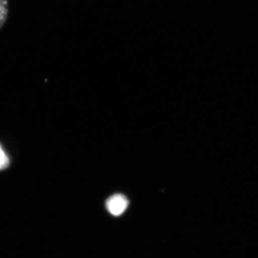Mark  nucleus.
<instances>
[{
    "mask_svg": "<svg viewBox=\"0 0 258 258\" xmlns=\"http://www.w3.org/2000/svg\"><path fill=\"white\" fill-rule=\"evenodd\" d=\"M128 205V200L123 195H113L106 202L107 210L114 216L122 215L126 210Z\"/></svg>",
    "mask_w": 258,
    "mask_h": 258,
    "instance_id": "f257e3e1",
    "label": "nucleus"
},
{
    "mask_svg": "<svg viewBox=\"0 0 258 258\" xmlns=\"http://www.w3.org/2000/svg\"><path fill=\"white\" fill-rule=\"evenodd\" d=\"M10 165V159L8 154L0 145V171L5 170Z\"/></svg>",
    "mask_w": 258,
    "mask_h": 258,
    "instance_id": "7ed1b4c3",
    "label": "nucleus"
},
{
    "mask_svg": "<svg viewBox=\"0 0 258 258\" xmlns=\"http://www.w3.org/2000/svg\"><path fill=\"white\" fill-rule=\"evenodd\" d=\"M9 13V2L8 0H0V29L4 26L8 20Z\"/></svg>",
    "mask_w": 258,
    "mask_h": 258,
    "instance_id": "f03ea898",
    "label": "nucleus"
}]
</instances>
